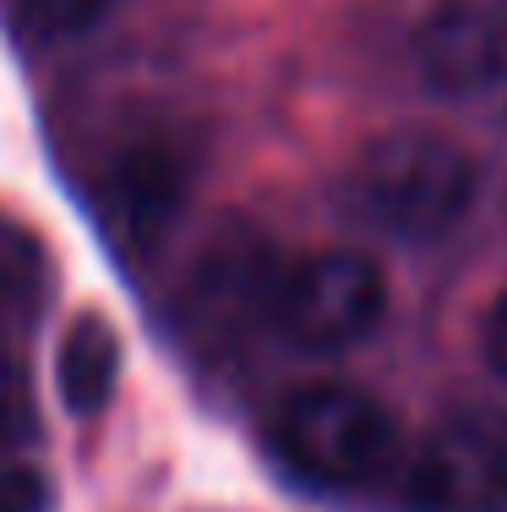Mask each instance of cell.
<instances>
[{
  "instance_id": "6da1fadb",
  "label": "cell",
  "mask_w": 507,
  "mask_h": 512,
  "mask_svg": "<svg viewBox=\"0 0 507 512\" xmlns=\"http://www.w3.org/2000/svg\"><path fill=\"white\" fill-rule=\"evenodd\" d=\"M480 191L475 158L442 131L398 126L360 148L349 207L393 240H442Z\"/></svg>"
},
{
  "instance_id": "7a4b0ae2",
  "label": "cell",
  "mask_w": 507,
  "mask_h": 512,
  "mask_svg": "<svg viewBox=\"0 0 507 512\" xmlns=\"http://www.w3.org/2000/svg\"><path fill=\"white\" fill-rule=\"evenodd\" d=\"M273 453L295 480L317 485V491H360L398 463L404 431H398L393 409L371 398L366 387L322 382L300 387L279 404Z\"/></svg>"
},
{
  "instance_id": "3957f363",
  "label": "cell",
  "mask_w": 507,
  "mask_h": 512,
  "mask_svg": "<svg viewBox=\"0 0 507 512\" xmlns=\"http://www.w3.org/2000/svg\"><path fill=\"white\" fill-rule=\"evenodd\" d=\"M279 338L300 355H344L388 316V273L360 251H317L284 267L268 295Z\"/></svg>"
},
{
  "instance_id": "277c9868",
  "label": "cell",
  "mask_w": 507,
  "mask_h": 512,
  "mask_svg": "<svg viewBox=\"0 0 507 512\" xmlns=\"http://www.w3.org/2000/svg\"><path fill=\"white\" fill-rule=\"evenodd\" d=\"M409 512H507V414L453 409L404 458Z\"/></svg>"
},
{
  "instance_id": "5b68a950",
  "label": "cell",
  "mask_w": 507,
  "mask_h": 512,
  "mask_svg": "<svg viewBox=\"0 0 507 512\" xmlns=\"http://www.w3.org/2000/svg\"><path fill=\"white\" fill-rule=\"evenodd\" d=\"M415 71L426 93L453 104L507 99V0H448L415 39Z\"/></svg>"
},
{
  "instance_id": "8992f818",
  "label": "cell",
  "mask_w": 507,
  "mask_h": 512,
  "mask_svg": "<svg viewBox=\"0 0 507 512\" xmlns=\"http://www.w3.org/2000/svg\"><path fill=\"white\" fill-rule=\"evenodd\" d=\"M60 398L71 414H99L120 382V338L104 316H77L60 344Z\"/></svg>"
},
{
  "instance_id": "52a82bcc",
  "label": "cell",
  "mask_w": 507,
  "mask_h": 512,
  "mask_svg": "<svg viewBox=\"0 0 507 512\" xmlns=\"http://www.w3.org/2000/svg\"><path fill=\"white\" fill-rule=\"evenodd\" d=\"M44 295H50V262H44L39 240L22 224L0 218V333L39 322Z\"/></svg>"
},
{
  "instance_id": "ba28073f",
  "label": "cell",
  "mask_w": 507,
  "mask_h": 512,
  "mask_svg": "<svg viewBox=\"0 0 507 512\" xmlns=\"http://www.w3.org/2000/svg\"><path fill=\"white\" fill-rule=\"evenodd\" d=\"M11 6H17V28L28 39L55 44V39H77V33L99 28L120 0H11Z\"/></svg>"
},
{
  "instance_id": "9c48e42d",
  "label": "cell",
  "mask_w": 507,
  "mask_h": 512,
  "mask_svg": "<svg viewBox=\"0 0 507 512\" xmlns=\"http://www.w3.org/2000/svg\"><path fill=\"white\" fill-rule=\"evenodd\" d=\"M50 480H44L39 463L0 453V512H50Z\"/></svg>"
},
{
  "instance_id": "30bf717a",
  "label": "cell",
  "mask_w": 507,
  "mask_h": 512,
  "mask_svg": "<svg viewBox=\"0 0 507 512\" xmlns=\"http://www.w3.org/2000/svg\"><path fill=\"white\" fill-rule=\"evenodd\" d=\"M480 355H486V365L507 382V284L497 289V300H491L486 322H480Z\"/></svg>"
}]
</instances>
